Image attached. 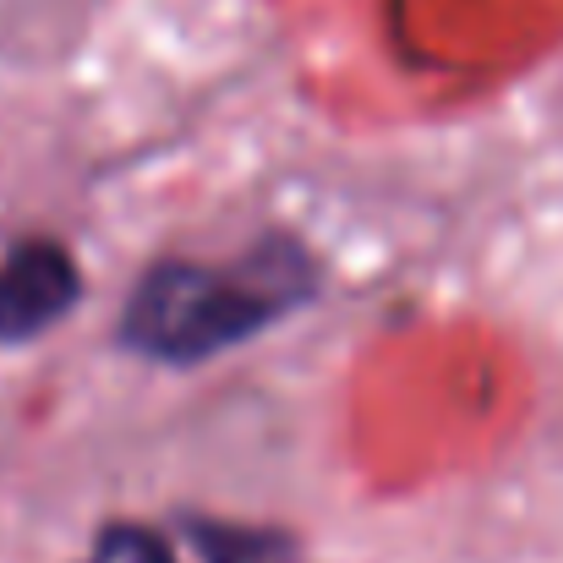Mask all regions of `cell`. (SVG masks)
<instances>
[{
  "label": "cell",
  "instance_id": "4",
  "mask_svg": "<svg viewBox=\"0 0 563 563\" xmlns=\"http://www.w3.org/2000/svg\"><path fill=\"white\" fill-rule=\"evenodd\" d=\"M93 548H104L115 563H181L176 542H170L159 526H143V520H126V515L99 520Z\"/></svg>",
  "mask_w": 563,
  "mask_h": 563
},
{
  "label": "cell",
  "instance_id": "3",
  "mask_svg": "<svg viewBox=\"0 0 563 563\" xmlns=\"http://www.w3.org/2000/svg\"><path fill=\"white\" fill-rule=\"evenodd\" d=\"M176 531L197 563H301V542L285 526L257 520H224L208 509H181Z\"/></svg>",
  "mask_w": 563,
  "mask_h": 563
},
{
  "label": "cell",
  "instance_id": "5",
  "mask_svg": "<svg viewBox=\"0 0 563 563\" xmlns=\"http://www.w3.org/2000/svg\"><path fill=\"white\" fill-rule=\"evenodd\" d=\"M88 563H115V559H110L104 548H93V553H88Z\"/></svg>",
  "mask_w": 563,
  "mask_h": 563
},
{
  "label": "cell",
  "instance_id": "2",
  "mask_svg": "<svg viewBox=\"0 0 563 563\" xmlns=\"http://www.w3.org/2000/svg\"><path fill=\"white\" fill-rule=\"evenodd\" d=\"M82 263L60 235H16L0 252V351L44 340L82 307Z\"/></svg>",
  "mask_w": 563,
  "mask_h": 563
},
{
  "label": "cell",
  "instance_id": "1",
  "mask_svg": "<svg viewBox=\"0 0 563 563\" xmlns=\"http://www.w3.org/2000/svg\"><path fill=\"white\" fill-rule=\"evenodd\" d=\"M323 296V263L296 230H263L230 263L208 257H154L121 312L115 351L165 373H197Z\"/></svg>",
  "mask_w": 563,
  "mask_h": 563
}]
</instances>
